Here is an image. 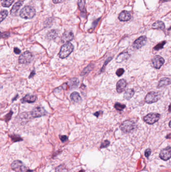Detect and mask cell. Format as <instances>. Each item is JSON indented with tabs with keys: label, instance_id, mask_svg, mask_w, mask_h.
<instances>
[{
	"label": "cell",
	"instance_id": "cell-1",
	"mask_svg": "<svg viewBox=\"0 0 171 172\" xmlns=\"http://www.w3.org/2000/svg\"><path fill=\"white\" fill-rule=\"evenodd\" d=\"M36 11L34 8L30 6H26L20 11V17L25 19H30L35 16Z\"/></svg>",
	"mask_w": 171,
	"mask_h": 172
},
{
	"label": "cell",
	"instance_id": "cell-2",
	"mask_svg": "<svg viewBox=\"0 0 171 172\" xmlns=\"http://www.w3.org/2000/svg\"><path fill=\"white\" fill-rule=\"evenodd\" d=\"M74 46L70 42L64 44L61 48L60 50L59 53V57L61 58H67L73 51Z\"/></svg>",
	"mask_w": 171,
	"mask_h": 172
},
{
	"label": "cell",
	"instance_id": "cell-3",
	"mask_svg": "<svg viewBox=\"0 0 171 172\" xmlns=\"http://www.w3.org/2000/svg\"><path fill=\"white\" fill-rule=\"evenodd\" d=\"M136 127L135 123L132 121L128 120L124 121L121 126L120 128L124 133H129L134 130Z\"/></svg>",
	"mask_w": 171,
	"mask_h": 172
},
{
	"label": "cell",
	"instance_id": "cell-4",
	"mask_svg": "<svg viewBox=\"0 0 171 172\" xmlns=\"http://www.w3.org/2000/svg\"><path fill=\"white\" fill-rule=\"evenodd\" d=\"M160 93L156 92H151L147 94L145 98V102L147 103L152 104L157 102L161 99Z\"/></svg>",
	"mask_w": 171,
	"mask_h": 172
},
{
	"label": "cell",
	"instance_id": "cell-5",
	"mask_svg": "<svg viewBox=\"0 0 171 172\" xmlns=\"http://www.w3.org/2000/svg\"><path fill=\"white\" fill-rule=\"evenodd\" d=\"M160 114L158 113H149L144 117L143 121L149 124H153L160 119Z\"/></svg>",
	"mask_w": 171,
	"mask_h": 172
},
{
	"label": "cell",
	"instance_id": "cell-6",
	"mask_svg": "<svg viewBox=\"0 0 171 172\" xmlns=\"http://www.w3.org/2000/svg\"><path fill=\"white\" fill-rule=\"evenodd\" d=\"M33 59V56L30 52L26 51L24 52L20 56L19 58V62L22 64H26L32 61Z\"/></svg>",
	"mask_w": 171,
	"mask_h": 172
},
{
	"label": "cell",
	"instance_id": "cell-7",
	"mask_svg": "<svg viewBox=\"0 0 171 172\" xmlns=\"http://www.w3.org/2000/svg\"><path fill=\"white\" fill-rule=\"evenodd\" d=\"M165 60L162 56H154L151 60V65L152 67L156 69H160L164 65Z\"/></svg>",
	"mask_w": 171,
	"mask_h": 172
},
{
	"label": "cell",
	"instance_id": "cell-8",
	"mask_svg": "<svg viewBox=\"0 0 171 172\" xmlns=\"http://www.w3.org/2000/svg\"><path fill=\"white\" fill-rule=\"evenodd\" d=\"M147 41V38L145 36H142L137 39L133 43V48L138 50L145 45Z\"/></svg>",
	"mask_w": 171,
	"mask_h": 172
},
{
	"label": "cell",
	"instance_id": "cell-9",
	"mask_svg": "<svg viewBox=\"0 0 171 172\" xmlns=\"http://www.w3.org/2000/svg\"><path fill=\"white\" fill-rule=\"evenodd\" d=\"M47 112L46 111L45 109L42 107H37L32 110L31 112V115L34 118L40 117L41 116H44L47 114Z\"/></svg>",
	"mask_w": 171,
	"mask_h": 172
},
{
	"label": "cell",
	"instance_id": "cell-10",
	"mask_svg": "<svg viewBox=\"0 0 171 172\" xmlns=\"http://www.w3.org/2000/svg\"><path fill=\"white\" fill-rule=\"evenodd\" d=\"M11 168L17 172H23L26 169V167L24 166V164L20 161H13L11 164Z\"/></svg>",
	"mask_w": 171,
	"mask_h": 172
},
{
	"label": "cell",
	"instance_id": "cell-11",
	"mask_svg": "<svg viewBox=\"0 0 171 172\" xmlns=\"http://www.w3.org/2000/svg\"><path fill=\"white\" fill-rule=\"evenodd\" d=\"M160 157L164 161H167L171 157V147L168 146L163 149L160 153Z\"/></svg>",
	"mask_w": 171,
	"mask_h": 172
},
{
	"label": "cell",
	"instance_id": "cell-12",
	"mask_svg": "<svg viewBox=\"0 0 171 172\" xmlns=\"http://www.w3.org/2000/svg\"><path fill=\"white\" fill-rule=\"evenodd\" d=\"M73 33L71 31H66L63 33L61 37V41L62 42H69L73 39Z\"/></svg>",
	"mask_w": 171,
	"mask_h": 172
},
{
	"label": "cell",
	"instance_id": "cell-13",
	"mask_svg": "<svg viewBox=\"0 0 171 172\" xmlns=\"http://www.w3.org/2000/svg\"><path fill=\"white\" fill-rule=\"evenodd\" d=\"M131 18L130 13L127 11H123L119 14V19L121 21H127Z\"/></svg>",
	"mask_w": 171,
	"mask_h": 172
},
{
	"label": "cell",
	"instance_id": "cell-14",
	"mask_svg": "<svg viewBox=\"0 0 171 172\" xmlns=\"http://www.w3.org/2000/svg\"><path fill=\"white\" fill-rule=\"evenodd\" d=\"M126 82L124 79L119 80L117 84V90L119 93L123 92L126 88Z\"/></svg>",
	"mask_w": 171,
	"mask_h": 172
},
{
	"label": "cell",
	"instance_id": "cell-15",
	"mask_svg": "<svg viewBox=\"0 0 171 172\" xmlns=\"http://www.w3.org/2000/svg\"><path fill=\"white\" fill-rule=\"evenodd\" d=\"M36 100V96L35 95L27 94L21 99L22 103H34Z\"/></svg>",
	"mask_w": 171,
	"mask_h": 172
},
{
	"label": "cell",
	"instance_id": "cell-16",
	"mask_svg": "<svg viewBox=\"0 0 171 172\" xmlns=\"http://www.w3.org/2000/svg\"><path fill=\"white\" fill-rule=\"evenodd\" d=\"M23 4V1H18L16 3L11 9V15H13V16L15 15L16 13H17L18 10H19L20 7L22 6Z\"/></svg>",
	"mask_w": 171,
	"mask_h": 172
},
{
	"label": "cell",
	"instance_id": "cell-17",
	"mask_svg": "<svg viewBox=\"0 0 171 172\" xmlns=\"http://www.w3.org/2000/svg\"><path fill=\"white\" fill-rule=\"evenodd\" d=\"M130 56V54L128 52H124L117 56L116 60L117 62H121L124 60H127Z\"/></svg>",
	"mask_w": 171,
	"mask_h": 172
},
{
	"label": "cell",
	"instance_id": "cell-18",
	"mask_svg": "<svg viewBox=\"0 0 171 172\" xmlns=\"http://www.w3.org/2000/svg\"><path fill=\"white\" fill-rule=\"evenodd\" d=\"M152 28L158 30H164L165 28V24L161 21H157L152 25Z\"/></svg>",
	"mask_w": 171,
	"mask_h": 172
},
{
	"label": "cell",
	"instance_id": "cell-19",
	"mask_svg": "<svg viewBox=\"0 0 171 172\" xmlns=\"http://www.w3.org/2000/svg\"><path fill=\"white\" fill-rule=\"evenodd\" d=\"M70 99L75 103H80L82 101V98L78 93L74 92L70 95Z\"/></svg>",
	"mask_w": 171,
	"mask_h": 172
},
{
	"label": "cell",
	"instance_id": "cell-20",
	"mask_svg": "<svg viewBox=\"0 0 171 172\" xmlns=\"http://www.w3.org/2000/svg\"><path fill=\"white\" fill-rule=\"evenodd\" d=\"M171 84V80L169 78L167 77H164L162 78L161 80L160 81V82L159 83L158 88H161L164 86H168L170 84Z\"/></svg>",
	"mask_w": 171,
	"mask_h": 172
},
{
	"label": "cell",
	"instance_id": "cell-21",
	"mask_svg": "<svg viewBox=\"0 0 171 172\" xmlns=\"http://www.w3.org/2000/svg\"><path fill=\"white\" fill-rule=\"evenodd\" d=\"M79 84V81L78 79L73 78L70 80L69 82L68 83V87H69L71 89L76 88L78 87Z\"/></svg>",
	"mask_w": 171,
	"mask_h": 172
},
{
	"label": "cell",
	"instance_id": "cell-22",
	"mask_svg": "<svg viewBox=\"0 0 171 172\" xmlns=\"http://www.w3.org/2000/svg\"><path fill=\"white\" fill-rule=\"evenodd\" d=\"M134 91L132 89H128L126 91L124 94V99L129 100L130 99H131L133 96L134 95Z\"/></svg>",
	"mask_w": 171,
	"mask_h": 172
},
{
	"label": "cell",
	"instance_id": "cell-23",
	"mask_svg": "<svg viewBox=\"0 0 171 172\" xmlns=\"http://www.w3.org/2000/svg\"><path fill=\"white\" fill-rule=\"evenodd\" d=\"M58 32L56 30H53L50 31L49 32H48L47 34V38L49 40H53L56 38L58 36Z\"/></svg>",
	"mask_w": 171,
	"mask_h": 172
},
{
	"label": "cell",
	"instance_id": "cell-24",
	"mask_svg": "<svg viewBox=\"0 0 171 172\" xmlns=\"http://www.w3.org/2000/svg\"><path fill=\"white\" fill-rule=\"evenodd\" d=\"M93 65L92 64H90L88 65H87L81 73V75H86L87 74L89 73L93 69Z\"/></svg>",
	"mask_w": 171,
	"mask_h": 172
},
{
	"label": "cell",
	"instance_id": "cell-25",
	"mask_svg": "<svg viewBox=\"0 0 171 172\" xmlns=\"http://www.w3.org/2000/svg\"><path fill=\"white\" fill-rule=\"evenodd\" d=\"M14 2V0H2L1 4L4 7H9L11 6Z\"/></svg>",
	"mask_w": 171,
	"mask_h": 172
},
{
	"label": "cell",
	"instance_id": "cell-26",
	"mask_svg": "<svg viewBox=\"0 0 171 172\" xmlns=\"http://www.w3.org/2000/svg\"><path fill=\"white\" fill-rule=\"evenodd\" d=\"M126 105L119 103H117L115 104V109L119 111H123L126 108Z\"/></svg>",
	"mask_w": 171,
	"mask_h": 172
},
{
	"label": "cell",
	"instance_id": "cell-27",
	"mask_svg": "<svg viewBox=\"0 0 171 172\" xmlns=\"http://www.w3.org/2000/svg\"><path fill=\"white\" fill-rule=\"evenodd\" d=\"M78 5L80 11L82 12L85 11V0H78Z\"/></svg>",
	"mask_w": 171,
	"mask_h": 172
},
{
	"label": "cell",
	"instance_id": "cell-28",
	"mask_svg": "<svg viewBox=\"0 0 171 172\" xmlns=\"http://www.w3.org/2000/svg\"><path fill=\"white\" fill-rule=\"evenodd\" d=\"M8 15V12L7 10H3L1 12V17H0V19L1 21L2 22L7 17Z\"/></svg>",
	"mask_w": 171,
	"mask_h": 172
},
{
	"label": "cell",
	"instance_id": "cell-29",
	"mask_svg": "<svg viewBox=\"0 0 171 172\" xmlns=\"http://www.w3.org/2000/svg\"><path fill=\"white\" fill-rule=\"evenodd\" d=\"M166 43V42L165 41L161 42L159 43L157 45H156V46L154 48V50H159L162 49V48H164V46L165 45Z\"/></svg>",
	"mask_w": 171,
	"mask_h": 172
},
{
	"label": "cell",
	"instance_id": "cell-30",
	"mask_svg": "<svg viewBox=\"0 0 171 172\" xmlns=\"http://www.w3.org/2000/svg\"><path fill=\"white\" fill-rule=\"evenodd\" d=\"M112 59V58H109L106 60V61L104 62V65H103V67H102V69H100V73H102L104 71V69H105V67H106V65L108 64V62H109Z\"/></svg>",
	"mask_w": 171,
	"mask_h": 172
},
{
	"label": "cell",
	"instance_id": "cell-31",
	"mask_svg": "<svg viewBox=\"0 0 171 172\" xmlns=\"http://www.w3.org/2000/svg\"><path fill=\"white\" fill-rule=\"evenodd\" d=\"M109 144H110V142L107 140H106L102 143L101 146L100 148H107V146H109Z\"/></svg>",
	"mask_w": 171,
	"mask_h": 172
},
{
	"label": "cell",
	"instance_id": "cell-32",
	"mask_svg": "<svg viewBox=\"0 0 171 172\" xmlns=\"http://www.w3.org/2000/svg\"><path fill=\"white\" fill-rule=\"evenodd\" d=\"M12 140L13 142H19V141H22V139L21 138H20L19 136H11Z\"/></svg>",
	"mask_w": 171,
	"mask_h": 172
},
{
	"label": "cell",
	"instance_id": "cell-33",
	"mask_svg": "<svg viewBox=\"0 0 171 172\" xmlns=\"http://www.w3.org/2000/svg\"><path fill=\"white\" fill-rule=\"evenodd\" d=\"M124 72V69L121 68V69H118L117 70V71L116 72V74L118 77H121V75H123V73Z\"/></svg>",
	"mask_w": 171,
	"mask_h": 172
},
{
	"label": "cell",
	"instance_id": "cell-34",
	"mask_svg": "<svg viewBox=\"0 0 171 172\" xmlns=\"http://www.w3.org/2000/svg\"><path fill=\"white\" fill-rule=\"evenodd\" d=\"M13 112L12 111H10V112H9L8 114L5 117V120L7 122H8V121H9L10 119H11V117H12V115H13Z\"/></svg>",
	"mask_w": 171,
	"mask_h": 172
},
{
	"label": "cell",
	"instance_id": "cell-35",
	"mask_svg": "<svg viewBox=\"0 0 171 172\" xmlns=\"http://www.w3.org/2000/svg\"><path fill=\"white\" fill-rule=\"evenodd\" d=\"M151 153V150L150 148H147V150H146L145 152V157H149V155Z\"/></svg>",
	"mask_w": 171,
	"mask_h": 172
},
{
	"label": "cell",
	"instance_id": "cell-36",
	"mask_svg": "<svg viewBox=\"0 0 171 172\" xmlns=\"http://www.w3.org/2000/svg\"><path fill=\"white\" fill-rule=\"evenodd\" d=\"M60 139L62 142H65L66 141H67L68 138H67V136H60Z\"/></svg>",
	"mask_w": 171,
	"mask_h": 172
},
{
	"label": "cell",
	"instance_id": "cell-37",
	"mask_svg": "<svg viewBox=\"0 0 171 172\" xmlns=\"http://www.w3.org/2000/svg\"><path fill=\"white\" fill-rule=\"evenodd\" d=\"M64 170V168H62V166H59L56 169V172H62V171Z\"/></svg>",
	"mask_w": 171,
	"mask_h": 172
},
{
	"label": "cell",
	"instance_id": "cell-38",
	"mask_svg": "<svg viewBox=\"0 0 171 172\" xmlns=\"http://www.w3.org/2000/svg\"><path fill=\"white\" fill-rule=\"evenodd\" d=\"M14 52L16 54H20L21 53V50L17 48H15L14 49Z\"/></svg>",
	"mask_w": 171,
	"mask_h": 172
},
{
	"label": "cell",
	"instance_id": "cell-39",
	"mask_svg": "<svg viewBox=\"0 0 171 172\" xmlns=\"http://www.w3.org/2000/svg\"><path fill=\"white\" fill-rule=\"evenodd\" d=\"M64 0H52L54 4H58V3H60L63 2Z\"/></svg>",
	"mask_w": 171,
	"mask_h": 172
},
{
	"label": "cell",
	"instance_id": "cell-40",
	"mask_svg": "<svg viewBox=\"0 0 171 172\" xmlns=\"http://www.w3.org/2000/svg\"><path fill=\"white\" fill-rule=\"evenodd\" d=\"M102 113V112L101 111H98V112H95V113H94V115L95 116H96L97 117H98V116H100V114Z\"/></svg>",
	"mask_w": 171,
	"mask_h": 172
},
{
	"label": "cell",
	"instance_id": "cell-41",
	"mask_svg": "<svg viewBox=\"0 0 171 172\" xmlns=\"http://www.w3.org/2000/svg\"><path fill=\"white\" fill-rule=\"evenodd\" d=\"M35 75V71H32L31 72V73H30V75H29V78L30 79L31 77H33V76Z\"/></svg>",
	"mask_w": 171,
	"mask_h": 172
},
{
	"label": "cell",
	"instance_id": "cell-42",
	"mask_svg": "<svg viewBox=\"0 0 171 172\" xmlns=\"http://www.w3.org/2000/svg\"><path fill=\"white\" fill-rule=\"evenodd\" d=\"M18 96V95L17 96V97H15L14 99H13V100H12V101H14V100H15L16 99H17V98Z\"/></svg>",
	"mask_w": 171,
	"mask_h": 172
},
{
	"label": "cell",
	"instance_id": "cell-43",
	"mask_svg": "<svg viewBox=\"0 0 171 172\" xmlns=\"http://www.w3.org/2000/svg\"><path fill=\"white\" fill-rule=\"evenodd\" d=\"M169 126L171 128V121L169 122Z\"/></svg>",
	"mask_w": 171,
	"mask_h": 172
},
{
	"label": "cell",
	"instance_id": "cell-44",
	"mask_svg": "<svg viewBox=\"0 0 171 172\" xmlns=\"http://www.w3.org/2000/svg\"><path fill=\"white\" fill-rule=\"evenodd\" d=\"M78 172H85V171H84V170H80V171H79Z\"/></svg>",
	"mask_w": 171,
	"mask_h": 172
},
{
	"label": "cell",
	"instance_id": "cell-45",
	"mask_svg": "<svg viewBox=\"0 0 171 172\" xmlns=\"http://www.w3.org/2000/svg\"><path fill=\"white\" fill-rule=\"evenodd\" d=\"M163 2H164V1H170V0H162Z\"/></svg>",
	"mask_w": 171,
	"mask_h": 172
}]
</instances>
